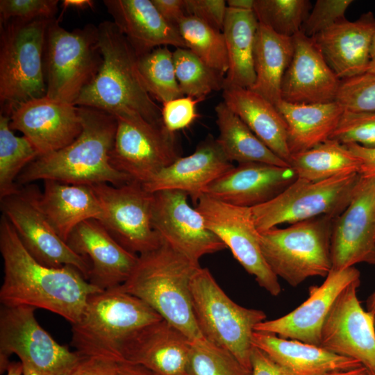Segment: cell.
Here are the masks:
<instances>
[{
	"mask_svg": "<svg viewBox=\"0 0 375 375\" xmlns=\"http://www.w3.org/2000/svg\"><path fill=\"white\" fill-rule=\"evenodd\" d=\"M332 270L375 264V178L361 177L345 210L333 222Z\"/></svg>",
	"mask_w": 375,
	"mask_h": 375,
	"instance_id": "obj_18",
	"label": "cell"
},
{
	"mask_svg": "<svg viewBox=\"0 0 375 375\" xmlns=\"http://www.w3.org/2000/svg\"><path fill=\"white\" fill-rule=\"evenodd\" d=\"M367 72L375 73V33L372 40L370 52V61Z\"/></svg>",
	"mask_w": 375,
	"mask_h": 375,
	"instance_id": "obj_57",
	"label": "cell"
},
{
	"mask_svg": "<svg viewBox=\"0 0 375 375\" xmlns=\"http://www.w3.org/2000/svg\"><path fill=\"white\" fill-rule=\"evenodd\" d=\"M67 243L75 253L89 260L88 281L101 290L124 284L138 261V256L121 246L97 219L78 225Z\"/></svg>",
	"mask_w": 375,
	"mask_h": 375,
	"instance_id": "obj_22",
	"label": "cell"
},
{
	"mask_svg": "<svg viewBox=\"0 0 375 375\" xmlns=\"http://www.w3.org/2000/svg\"><path fill=\"white\" fill-rule=\"evenodd\" d=\"M44 181L41 206L55 231L66 242L81 223L103 218L101 204L90 185Z\"/></svg>",
	"mask_w": 375,
	"mask_h": 375,
	"instance_id": "obj_29",
	"label": "cell"
},
{
	"mask_svg": "<svg viewBox=\"0 0 375 375\" xmlns=\"http://www.w3.org/2000/svg\"><path fill=\"white\" fill-rule=\"evenodd\" d=\"M101 63L97 26L88 24L68 31L60 25L58 19L50 21L44 51L47 97L75 105Z\"/></svg>",
	"mask_w": 375,
	"mask_h": 375,
	"instance_id": "obj_9",
	"label": "cell"
},
{
	"mask_svg": "<svg viewBox=\"0 0 375 375\" xmlns=\"http://www.w3.org/2000/svg\"><path fill=\"white\" fill-rule=\"evenodd\" d=\"M252 344L269 356L290 375H323L362 365L358 360L324 348L275 334L255 331Z\"/></svg>",
	"mask_w": 375,
	"mask_h": 375,
	"instance_id": "obj_28",
	"label": "cell"
},
{
	"mask_svg": "<svg viewBox=\"0 0 375 375\" xmlns=\"http://www.w3.org/2000/svg\"><path fill=\"white\" fill-rule=\"evenodd\" d=\"M335 101L345 111L375 112V73L340 80Z\"/></svg>",
	"mask_w": 375,
	"mask_h": 375,
	"instance_id": "obj_42",
	"label": "cell"
},
{
	"mask_svg": "<svg viewBox=\"0 0 375 375\" xmlns=\"http://www.w3.org/2000/svg\"><path fill=\"white\" fill-rule=\"evenodd\" d=\"M360 280L345 288L335 301L323 324L319 347L355 359L375 373V316L358 300Z\"/></svg>",
	"mask_w": 375,
	"mask_h": 375,
	"instance_id": "obj_17",
	"label": "cell"
},
{
	"mask_svg": "<svg viewBox=\"0 0 375 375\" xmlns=\"http://www.w3.org/2000/svg\"><path fill=\"white\" fill-rule=\"evenodd\" d=\"M203 100L184 96L162 103L161 117L163 125L174 133L188 127L198 117L197 104Z\"/></svg>",
	"mask_w": 375,
	"mask_h": 375,
	"instance_id": "obj_46",
	"label": "cell"
},
{
	"mask_svg": "<svg viewBox=\"0 0 375 375\" xmlns=\"http://www.w3.org/2000/svg\"><path fill=\"white\" fill-rule=\"evenodd\" d=\"M374 33L375 17L368 12L353 22L344 18L310 38L342 80L367 72Z\"/></svg>",
	"mask_w": 375,
	"mask_h": 375,
	"instance_id": "obj_24",
	"label": "cell"
},
{
	"mask_svg": "<svg viewBox=\"0 0 375 375\" xmlns=\"http://www.w3.org/2000/svg\"><path fill=\"white\" fill-rule=\"evenodd\" d=\"M289 166L297 178L319 181L341 174L358 173L360 161L345 145L328 139L292 155Z\"/></svg>",
	"mask_w": 375,
	"mask_h": 375,
	"instance_id": "obj_35",
	"label": "cell"
},
{
	"mask_svg": "<svg viewBox=\"0 0 375 375\" xmlns=\"http://www.w3.org/2000/svg\"><path fill=\"white\" fill-rule=\"evenodd\" d=\"M117 375H155L146 367L128 362H118Z\"/></svg>",
	"mask_w": 375,
	"mask_h": 375,
	"instance_id": "obj_52",
	"label": "cell"
},
{
	"mask_svg": "<svg viewBox=\"0 0 375 375\" xmlns=\"http://www.w3.org/2000/svg\"><path fill=\"white\" fill-rule=\"evenodd\" d=\"M35 308L5 306L0 311V369L15 354L23 375H66L85 358L58 343L37 321Z\"/></svg>",
	"mask_w": 375,
	"mask_h": 375,
	"instance_id": "obj_10",
	"label": "cell"
},
{
	"mask_svg": "<svg viewBox=\"0 0 375 375\" xmlns=\"http://www.w3.org/2000/svg\"><path fill=\"white\" fill-rule=\"evenodd\" d=\"M0 251L4 272L0 289L3 306L44 309L72 324L80 318L89 297L101 291L74 267H51L37 261L3 215L0 221Z\"/></svg>",
	"mask_w": 375,
	"mask_h": 375,
	"instance_id": "obj_1",
	"label": "cell"
},
{
	"mask_svg": "<svg viewBox=\"0 0 375 375\" xmlns=\"http://www.w3.org/2000/svg\"><path fill=\"white\" fill-rule=\"evenodd\" d=\"M374 323H375V320H374Z\"/></svg>",
	"mask_w": 375,
	"mask_h": 375,
	"instance_id": "obj_59",
	"label": "cell"
},
{
	"mask_svg": "<svg viewBox=\"0 0 375 375\" xmlns=\"http://www.w3.org/2000/svg\"><path fill=\"white\" fill-rule=\"evenodd\" d=\"M329 139L342 144L355 143L375 147V112L344 110Z\"/></svg>",
	"mask_w": 375,
	"mask_h": 375,
	"instance_id": "obj_43",
	"label": "cell"
},
{
	"mask_svg": "<svg viewBox=\"0 0 375 375\" xmlns=\"http://www.w3.org/2000/svg\"><path fill=\"white\" fill-rule=\"evenodd\" d=\"M275 106L287 125V142L291 156L328 140L344 112L336 101L292 104L281 99Z\"/></svg>",
	"mask_w": 375,
	"mask_h": 375,
	"instance_id": "obj_31",
	"label": "cell"
},
{
	"mask_svg": "<svg viewBox=\"0 0 375 375\" xmlns=\"http://www.w3.org/2000/svg\"><path fill=\"white\" fill-rule=\"evenodd\" d=\"M351 0H317L303 23L300 31L308 38L319 34L346 18Z\"/></svg>",
	"mask_w": 375,
	"mask_h": 375,
	"instance_id": "obj_44",
	"label": "cell"
},
{
	"mask_svg": "<svg viewBox=\"0 0 375 375\" xmlns=\"http://www.w3.org/2000/svg\"><path fill=\"white\" fill-rule=\"evenodd\" d=\"M93 6L94 1L90 0H64L62 2L63 10L67 8L80 10L87 9L88 8H92Z\"/></svg>",
	"mask_w": 375,
	"mask_h": 375,
	"instance_id": "obj_54",
	"label": "cell"
},
{
	"mask_svg": "<svg viewBox=\"0 0 375 375\" xmlns=\"http://www.w3.org/2000/svg\"><path fill=\"white\" fill-rule=\"evenodd\" d=\"M233 167L217 139L208 135L192 154L179 157L142 185L151 193L164 190L183 191L196 205L208 185Z\"/></svg>",
	"mask_w": 375,
	"mask_h": 375,
	"instance_id": "obj_25",
	"label": "cell"
},
{
	"mask_svg": "<svg viewBox=\"0 0 375 375\" xmlns=\"http://www.w3.org/2000/svg\"><path fill=\"white\" fill-rule=\"evenodd\" d=\"M294 52L281 83V99L292 104L335 101L340 79L310 38L301 31L292 37Z\"/></svg>",
	"mask_w": 375,
	"mask_h": 375,
	"instance_id": "obj_21",
	"label": "cell"
},
{
	"mask_svg": "<svg viewBox=\"0 0 375 375\" xmlns=\"http://www.w3.org/2000/svg\"><path fill=\"white\" fill-rule=\"evenodd\" d=\"M51 20L12 19L1 22L0 101L3 114L8 115L21 103L46 96L44 51Z\"/></svg>",
	"mask_w": 375,
	"mask_h": 375,
	"instance_id": "obj_6",
	"label": "cell"
},
{
	"mask_svg": "<svg viewBox=\"0 0 375 375\" xmlns=\"http://www.w3.org/2000/svg\"><path fill=\"white\" fill-rule=\"evenodd\" d=\"M345 145L359 160L358 174L362 178H375V147L368 148L355 143Z\"/></svg>",
	"mask_w": 375,
	"mask_h": 375,
	"instance_id": "obj_51",
	"label": "cell"
},
{
	"mask_svg": "<svg viewBox=\"0 0 375 375\" xmlns=\"http://www.w3.org/2000/svg\"><path fill=\"white\" fill-rule=\"evenodd\" d=\"M138 67L147 90L162 103L184 97L177 81L173 52L168 47H159L139 56Z\"/></svg>",
	"mask_w": 375,
	"mask_h": 375,
	"instance_id": "obj_38",
	"label": "cell"
},
{
	"mask_svg": "<svg viewBox=\"0 0 375 375\" xmlns=\"http://www.w3.org/2000/svg\"><path fill=\"white\" fill-rule=\"evenodd\" d=\"M41 194L34 184L19 186L15 192L1 199L2 215L37 261L51 267H74L88 281L89 260L75 253L55 231L41 206Z\"/></svg>",
	"mask_w": 375,
	"mask_h": 375,
	"instance_id": "obj_12",
	"label": "cell"
},
{
	"mask_svg": "<svg viewBox=\"0 0 375 375\" xmlns=\"http://www.w3.org/2000/svg\"><path fill=\"white\" fill-rule=\"evenodd\" d=\"M224 102L276 155L289 165L287 125L276 106L248 88L226 87Z\"/></svg>",
	"mask_w": 375,
	"mask_h": 375,
	"instance_id": "obj_30",
	"label": "cell"
},
{
	"mask_svg": "<svg viewBox=\"0 0 375 375\" xmlns=\"http://www.w3.org/2000/svg\"><path fill=\"white\" fill-rule=\"evenodd\" d=\"M323 375H375L373 372L363 365L342 371H336Z\"/></svg>",
	"mask_w": 375,
	"mask_h": 375,
	"instance_id": "obj_53",
	"label": "cell"
},
{
	"mask_svg": "<svg viewBox=\"0 0 375 375\" xmlns=\"http://www.w3.org/2000/svg\"><path fill=\"white\" fill-rule=\"evenodd\" d=\"M293 52L292 38L278 35L259 24L253 51L256 79L249 89L275 106L281 100L282 80Z\"/></svg>",
	"mask_w": 375,
	"mask_h": 375,
	"instance_id": "obj_33",
	"label": "cell"
},
{
	"mask_svg": "<svg viewBox=\"0 0 375 375\" xmlns=\"http://www.w3.org/2000/svg\"><path fill=\"white\" fill-rule=\"evenodd\" d=\"M113 23L138 56L163 46L186 48L178 29L167 23L152 0H105Z\"/></svg>",
	"mask_w": 375,
	"mask_h": 375,
	"instance_id": "obj_26",
	"label": "cell"
},
{
	"mask_svg": "<svg viewBox=\"0 0 375 375\" xmlns=\"http://www.w3.org/2000/svg\"><path fill=\"white\" fill-rule=\"evenodd\" d=\"M195 206L207 228L230 249L234 258L255 277L258 284L270 294L278 295L281 285L262 255L260 232L251 208L230 205L204 194Z\"/></svg>",
	"mask_w": 375,
	"mask_h": 375,
	"instance_id": "obj_15",
	"label": "cell"
},
{
	"mask_svg": "<svg viewBox=\"0 0 375 375\" xmlns=\"http://www.w3.org/2000/svg\"><path fill=\"white\" fill-rule=\"evenodd\" d=\"M215 110L219 129L216 139L229 161L238 164L260 162L289 166L268 148L224 101L219 103Z\"/></svg>",
	"mask_w": 375,
	"mask_h": 375,
	"instance_id": "obj_34",
	"label": "cell"
},
{
	"mask_svg": "<svg viewBox=\"0 0 375 375\" xmlns=\"http://www.w3.org/2000/svg\"><path fill=\"white\" fill-rule=\"evenodd\" d=\"M162 318L120 285L90 295L78 320L72 324V346L84 357L123 362L135 337Z\"/></svg>",
	"mask_w": 375,
	"mask_h": 375,
	"instance_id": "obj_5",
	"label": "cell"
},
{
	"mask_svg": "<svg viewBox=\"0 0 375 375\" xmlns=\"http://www.w3.org/2000/svg\"><path fill=\"white\" fill-rule=\"evenodd\" d=\"M360 277V272L354 267L331 269L321 285L310 287L309 297L303 303L283 317L258 324L254 331L319 346L323 324L335 301Z\"/></svg>",
	"mask_w": 375,
	"mask_h": 375,
	"instance_id": "obj_20",
	"label": "cell"
},
{
	"mask_svg": "<svg viewBox=\"0 0 375 375\" xmlns=\"http://www.w3.org/2000/svg\"><path fill=\"white\" fill-rule=\"evenodd\" d=\"M187 375H252L228 351L204 338L191 341Z\"/></svg>",
	"mask_w": 375,
	"mask_h": 375,
	"instance_id": "obj_41",
	"label": "cell"
},
{
	"mask_svg": "<svg viewBox=\"0 0 375 375\" xmlns=\"http://www.w3.org/2000/svg\"><path fill=\"white\" fill-rule=\"evenodd\" d=\"M190 291L193 312L202 336L228 351L252 372L253 333L256 326L265 320L266 314L235 303L207 268L198 269L191 281Z\"/></svg>",
	"mask_w": 375,
	"mask_h": 375,
	"instance_id": "obj_8",
	"label": "cell"
},
{
	"mask_svg": "<svg viewBox=\"0 0 375 375\" xmlns=\"http://www.w3.org/2000/svg\"><path fill=\"white\" fill-rule=\"evenodd\" d=\"M39 157V153L25 136H17L10 127V118L0 115V198L15 192V182L21 172Z\"/></svg>",
	"mask_w": 375,
	"mask_h": 375,
	"instance_id": "obj_36",
	"label": "cell"
},
{
	"mask_svg": "<svg viewBox=\"0 0 375 375\" xmlns=\"http://www.w3.org/2000/svg\"><path fill=\"white\" fill-rule=\"evenodd\" d=\"M252 375H290L261 349L253 347L251 354Z\"/></svg>",
	"mask_w": 375,
	"mask_h": 375,
	"instance_id": "obj_49",
	"label": "cell"
},
{
	"mask_svg": "<svg viewBox=\"0 0 375 375\" xmlns=\"http://www.w3.org/2000/svg\"><path fill=\"white\" fill-rule=\"evenodd\" d=\"M115 117L110 162L133 181L144 184L181 157L175 133L163 123H151L138 116Z\"/></svg>",
	"mask_w": 375,
	"mask_h": 375,
	"instance_id": "obj_13",
	"label": "cell"
},
{
	"mask_svg": "<svg viewBox=\"0 0 375 375\" xmlns=\"http://www.w3.org/2000/svg\"><path fill=\"white\" fill-rule=\"evenodd\" d=\"M176 76L184 96L205 99L223 90L225 76L212 69L187 48L173 52Z\"/></svg>",
	"mask_w": 375,
	"mask_h": 375,
	"instance_id": "obj_39",
	"label": "cell"
},
{
	"mask_svg": "<svg viewBox=\"0 0 375 375\" xmlns=\"http://www.w3.org/2000/svg\"><path fill=\"white\" fill-rule=\"evenodd\" d=\"M199 267L162 239L156 248L138 256L131 275L120 287L143 301L191 341L201 339L190 291Z\"/></svg>",
	"mask_w": 375,
	"mask_h": 375,
	"instance_id": "obj_4",
	"label": "cell"
},
{
	"mask_svg": "<svg viewBox=\"0 0 375 375\" xmlns=\"http://www.w3.org/2000/svg\"><path fill=\"white\" fill-rule=\"evenodd\" d=\"M366 304L367 310L375 316V291L368 297Z\"/></svg>",
	"mask_w": 375,
	"mask_h": 375,
	"instance_id": "obj_58",
	"label": "cell"
},
{
	"mask_svg": "<svg viewBox=\"0 0 375 375\" xmlns=\"http://www.w3.org/2000/svg\"><path fill=\"white\" fill-rule=\"evenodd\" d=\"M336 217L322 215L260 233V247L272 272L296 287L332 269L331 240Z\"/></svg>",
	"mask_w": 375,
	"mask_h": 375,
	"instance_id": "obj_7",
	"label": "cell"
},
{
	"mask_svg": "<svg viewBox=\"0 0 375 375\" xmlns=\"http://www.w3.org/2000/svg\"><path fill=\"white\" fill-rule=\"evenodd\" d=\"M360 178L358 173L319 181L297 178L272 200L251 208L256 228L260 233L322 215L337 217L349 205Z\"/></svg>",
	"mask_w": 375,
	"mask_h": 375,
	"instance_id": "obj_11",
	"label": "cell"
},
{
	"mask_svg": "<svg viewBox=\"0 0 375 375\" xmlns=\"http://www.w3.org/2000/svg\"><path fill=\"white\" fill-rule=\"evenodd\" d=\"M90 186L103 210L99 222L125 249L139 256L160 244L162 239L151 222L153 194L141 183L132 181L121 186L108 183Z\"/></svg>",
	"mask_w": 375,
	"mask_h": 375,
	"instance_id": "obj_14",
	"label": "cell"
},
{
	"mask_svg": "<svg viewBox=\"0 0 375 375\" xmlns=\"http://www.w3.org/2000/svg\"><path fill=\"white\" fill-rule=\"evenodd\" d=\"M152 194L153 229L162 240L191 262L199 265L202 256L227 248L207 228L199 210L190 206L187 193L164 190Z\"/></svg>",
	"mask_w": 375,
	"mask_h": 375,
	"instance_id": "obj_16",
	"label": "cell"
},
{
	"mask_svg": "<svg viewBox=\"0 0 375 375\" xmlns=\"http://www.w3.org/2000/svg\"><path fill=\"white\" fill-rule=\"evenodd\" d=\"M255 0H228L227 6L231 8L242 10H253Z\"/></svg>",
	"mask_w": 375,
	"mask_h": 375,
	"instance_id": "obj_55",
	"label": "cell"
},
{
	"mask_svg": "<svg viewBox=\"0 0 375 375\" xmlns=\"http://www.w3.org/2000/svg\"><path fill=\"white\" fill-rule=\"evenodd\" d=\"M190 343L185 334L162 319L135 337L123 362L140 365L155 375H187Z\"/></svg>",
	"mask_w": 375,
	"mask_h": 375,
	"instance_id": "obj_27",
	"label": "cell"
},
{
	"mask_svg": "<svg viewBox=\"0 0 375 375\" xmlns=\"http://www.w3.org/2000/svg\"><path fill=\"white\" fill-rule=\"evenodd\" d=\"M10 127L22 133L39 153L44 156L74 142L83 125L78 106L49 99H33L12 108Z\"/></svg>",
	"mask_w": 375,
	"mask_h": 375,
	"instance_id": "obj_19",
	"label": "cell"
},
{
	"mask_svg": "<svg viewBox=\"0 0 375 375\" xmlns=\"http://www.w3.org/2000/svg\"><path fill=\"white\" fill-rule=\"evenodd\" d=\"M162 18L178 28L181 19L187 15L185 0H152Z\"/></svg>",
	"mask_w": 375,
	"mask_h": 375,
	"instance_id": "obj_50",
	"label": "cell"
},
{
	"mask_svg": "<svg viewBox=\"0 0 375 375\" xmlns=\"http://www.w3.org/2000/svg\"><path fill=\"white\" fill-rule=\"evenodd\" d=\"M374 374H375V373H374Z\"/></svg>",
	"mask_w": 375,
	"mask_h": 375,
	"instance_id": "obj_60",
	"label": "cell"
},
{
	"mask_svg": "<svg viewBox=\"0 0 375 375\" xmlns=\"http://www.w3.org/2000/svg\"><path fill=\"white\" fill-rule=\"evenodd\" d=\"M118 362L100 357H85L66 375H117Z\"/></svg>",
	"mask_w": 375,
	"mask_h": 375,
	"instance_id": "obj_48",
	"label": "cell"
},
{
	"mask_svg": "<svg viewBox=\"0 0 375 375\" xmlns=\"http://www.w3.org/2000/svg\"><path fill=\"white\" fill-rule=\"evenodd\" d=\"M310 8L308 0H255L253 12L259 24L292 38L300 31Z\"/></svg>",
	"mask_w": 375,
	"mask_h": 375,
	"instance_id": "obj_40",
	"label": "cell"
},
{
	"mask_svg": "<svg viewBox=\"0 0 375 375\" xmlns=\"http://www.w3.org/2000/svg\"><path fill=\"white\" fill-rule=\"evenodd\" d=\"M258 24L253 10L228 7L222 29L228 59L224 88L249 89L253 85L256 79L253 51Z\"/></svg>",
	"mask_w": 375,
	"mask_h": 375,
	"instance_id": "obj_32",
	"label": "cell"
},
{
	"mask_svg": "<svg viewBox=\"0 0 375 375\" xmlns=\"http://www.w3.org/2000/svg\"><path fill=\"white\" fill-rule=\"evenodd\" d=\"M83 129L67 147L39 156L19 175V186L38 180L92 185L108 183L121 186L133 181L110 162L117 129V119L106 112L78 106Z\"/></svg>",
	"mask_w": 375,
	"mask_h": 375,
	"instance_id": "obj_2",
	"label": "cell"
},
{
	"mask_svg": "<svg viewBox=\"0 0 375 375\" xmlns=\"http://www.w3.org/2000/svg\"><path fill=\"white\" fill-rule=\"evenodd\" d=\"M187 15L203 21L222 31L227 12V3L224 0H185Z\"/></svg>",
	"mask_w": 375,
	"mask_h": 375,
	"instance_id": "obj_47",
	"label": "cell"
},
{
	"mask_svg": "<svg viewBox=\"0 0 375 375\" xmlns=\"http://www.w3.org/2000/svg\"><path fill=\"white\" fill-rule=\"evenodd\" d=\"M297 178L290 166L238 164L208 185L204 194L230 205L251 208L272 200Z\"/></svg>",
	"mask_w": 375,
	"mask_h": 375,
	"instance_id": "obj_23",
	"label": "cell"
},
{
	"mask_svg": "<svg viewBox=\"0 0 375 375\" xmlns=\"http://www.w3.org/2000/svg\"><path fill=\"white\" fill-rule=\"evenodd\" d=\"M58 0H1V22L12 19H52L58 12Z\"/></svg>",
	"mask_w": 375,
	"mask_h": 375,
	"instance_id": "obj_45",
	"label": "cell"
},
{
	"mask_svg": "<svg viewBox=\"0 0 375 375\" xmlns=\"http://www.w3.org/2000/svg\"><path fill=\"white\" fill-rule=\"evenodd\" d=\"M6 372V375H23L22 365L20 362H10Z\"/></svg>",
	"mask_w": 375,
	"mask_h": 375,
	"instance_id": "obj_56",
	"label": "cell"
},
{
	"mask_svg": "<svg viewBox=\"0 0 375 375\" xmlns=\"http://www.w3.org/2000/svg\"><path fill=\"white\" fill-rule=\"evenodd\" d=\"M188 49L212 69L226 76L228 59L222 31L192 16H185L178 26Z\"/></svg>",
	"mask_w": 375,
	"mask_h": 375,
	"instance_id": "obj_37",
	"label": "cell"
},
{
	"mask_svg": "<svg viewBox=\"0 0 375 375\" xmlns=\"http://www.w3.org/2000/svg\"><path fill=\"white\" fill-rule=\"evenodd\" d=\"M101 67L82 90L75 106L106 112L115 117H141L162 123L161 108L154 102L140 77L138 56L111 21L97 26Z\"/></svg>",
	"mask_w": 375,
	"mask_h": 375,
	"instance_id": "obj_3",
	"label": "cell"
}]
</instances>
